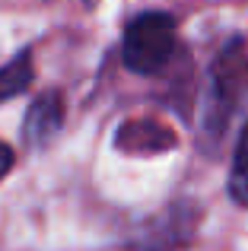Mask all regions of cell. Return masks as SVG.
Masks as SVG:
<instances>
[{
  "label": "cell",
  "instance_id": "6da1fadb",
  "mask_svg": "<svg viewBox=\"0 0 248 251\" xmlns=\"http://www.w3.org/2000/svg\"><path fill=\"white\" fill-rule=\"evenodd\" d=\"M175 42H178V32H175V19L169 13H140L124 29L121 42L124 67L140 76L159 74L172 57Z\"/></svg>",
  "mask_w": 248,
  "mask_h": 251
},
{
  "label": "cell",
  "instance_id": "7a4b0ae2",
  "mask_svg": "<svg viewBox=\"0 0 248 251\" xmlns=\"http://www.w3.org/2000/svg\"><path fill=\"white\" fill-rule=\"evenodd\" d=\"M248 83V42L232 38L213 61L210 74V108H207V130L210 134H223V124L232 111L236 96Z\"/></svg>",
  "mask_w": 248,
  "mask_h": 251
},
{
  "label": "cell",
  "instance_id": "3957f363",
  "mask_svg": "<svg viewBox=\"0 0 248 251\" xmlns=\"http://www.w3.org/2000/svg\"><path fill=\"white\" fill-rule=\"evenodd\" d=\"M64 127V99L57 89H48L29 105L23 121V137L29 147H48Z\"/></svg>",
  "mask_w": 248,
  "mask_h": 251
},
{
  "label": "cell",
  "instance_id": "277c9868",
  "mask_svg": "<svg viewBox=\"0 0 248 251\" xmlns=\"http://www.w3.org/2000/svg\"><path fill=\"white\" fill-rule=\"evenodd\" d=\"M118 147L127 150V153H159V150H166V147H175V134L166 124L140 118V121L121 124Z\"/></svg>",
  "mask_w": 248,
  "mask_h": 251
},
{
  "label": "cell",
  "instance_id": "5b68a950",
  "mask_svg": "<svg viewBox=\"0 0 248 251\" xmlns=\"http://www.w3.org/2000/svg\"><path fill=\"white\" fill-rule=\"evenodd\" d=\"M32 76H35V70H32L29 51H23V54H16L10 64H3V67H0V105L16 99V96H23L32 86Z\"/></svg>",
  "mask_w": 248,
  "mask_h": 251
},
{
  "label": "cell",
  "instance_id": "8992f818",
  "mask_svg": "<svg viewBox=\"0 0 248 251\" xmlns=\"http://www.w3.org/2000/svg\"><path fill=\"white\" fill-rule=\"evenodd\" d=\"M229 194L239 207H248V121L242 127L236 147V159H232V172H229Z\"/></svg>",
  "mask_w": 248,
  "mask_h": 251
},
{
  "label": "cell",
  "instance_id": "52a82bcc",
  "mask_svg": "<svg viewBox=\"0 0 248 251\" xmlns=\"http://www.w3.org/2000/svg\"><path fill=\"white\" fill-rule=\"evenodd\" d=\"M10 169H13V150L6 147L3 140H0V178H3Z\"/></svg>",
  "mask_w": 248,
  "mask_h": 251
}]
</instances>
